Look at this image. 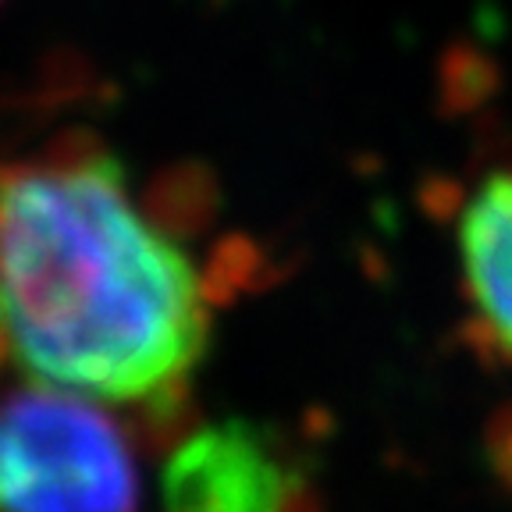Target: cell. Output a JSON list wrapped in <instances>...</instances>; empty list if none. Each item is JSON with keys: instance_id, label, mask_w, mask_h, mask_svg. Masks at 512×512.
I'll return each instance as SVG.
<instances>
[{"instance_id": "cell-1", "label": "cell", "mask_w": 512, "mask_h": 512, "mask_svg": "<svg viewBox=\"0 0 512 512\" xmlns=\"http://www.w3.org/2000/svg\"><path fill=\"white\" fill-rule=\"evenodd\" d=\"M0 345L32 381L118 406L175 399L207 356V285L107 153L0 171Z\"/></svg>"}, {"instance_id": "cell-2", "label": "cell", "mask_w": 512, "mask_h": 512, "mask_svg": "<svg viewBox=\"0 0 512 512\" xmlns=\"http://www.w3.org/2000/svg\"><path fill=\"white\" fill-rule=\"evenodd\" d=\"M0 512H139L121 431L50 384L0 399Z\"/></svg>"}, {"instance_id": "cell-3", "label": "cell", "mask_w": 512, "mask_h": 512, "mask_svg": "<svg viewBox=\"0 0 512 512\" xmlns=\"http://www.w3.org/2000/svg\"><path fill=\"white\" fill-rule=\"evenodd\" d=\"M296 491L285 445L239 416L192 431L160 473L164 512H288Z\"/></svg>"}, {"instance_id": "cell-4", "label": "cell", "mask_w": 512, "mask_h": 512, "mask_svg": "<svg viewBox=\"0 0 512 512\" xmlns=\"http://www.w3.org/2000/svg\"><path fill=\"white\" fill-rule=\"evenodd\" d=\"M463 285L484 335L512 360V164L480 178L456 224Z\"/></svg>"}]
</instances>
